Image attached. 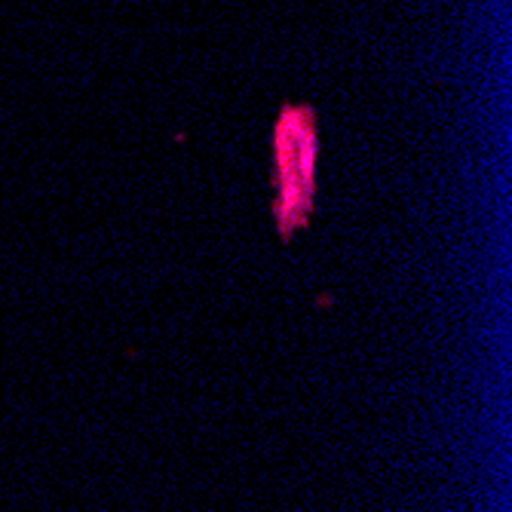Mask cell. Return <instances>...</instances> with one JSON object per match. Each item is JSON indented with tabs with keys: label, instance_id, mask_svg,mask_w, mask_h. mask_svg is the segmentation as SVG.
<instances>
[{
	"label": "cell",
	"instance_id": "1",
	"mask_svg": "<svg viewBox=\"0 0 512 512\" xmlns=\"http://www.w3.org/2000/svg\"><path fill=\"white\" fill-rule=\"evenodd\" d=\"M319 135L310 108H286L273 129V184L276 221L283 234H292L310 215L316 178Z\"/></svg>",
	"mask_w": 512,
	"mask_h": 512
}]
</instances>
